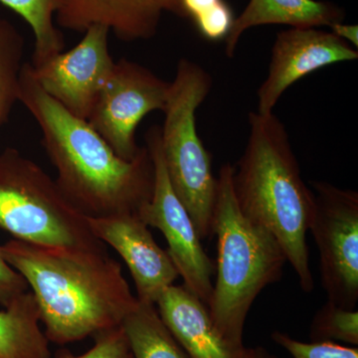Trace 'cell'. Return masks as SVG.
Masks as SVG:
<instances>
[{
  "instance_id": "obj_11",
  "label": "cell",
  "mask_w": 358,
  "mask_h": 358,
  "mask_svg": "<svg viewBox=\"0 0 358 358\" xmlns=\"http://www.w3.org/2000/svg\"><path fill=\"white\" fill-rule=\"evenodd\" d=\"M352 45L317 28H293L278 33L268 76L258 90L260 115L274 113L278 101L296 82L327 66L357 60Z\"/></svg>"
},
{
  "instance_id": "obj_1",
  "label": "cell",
  "mask_w": 358,
  "mask_h": 358,
  "mask_svg": "<svg viewBox=\"0 0 358 358\" xmlns=\"http://www.w3.org/2000/svg\"><path fill=\"white\" fill-rule=\"evenodd\" d=\"M2 255L27 282L49 343H76L121 326L138 305L105 245L45 246L8 240Z\"/></svg>"
},
{
  "instance_id": "obj_14",
  "label": "cell",
  "mask_w": 358,
  "mask_h": 358,
  "mask_svg": "<svg viewBox=\"0 0 358 358\" xmlns=\"http://www.w3.org/2000/svg\"><path fill=\"white\" fill-rule=\"evenodd\" d=\"M155 307L188 358H247L248 348L224 338L207 306L183 285L169 287Z\"/></svg>"
},
{
  "instance_id": "obj_5",
  "label": "cell",
  "mask_w": 358,
  "mask_h": 358,
  "mask_svg": "<svg viewBox=\"0 0 358 358\" xmlns=\"http://www.w3.org/2000/svg\"><path fill=\"white\" fill-rule=\"evenodd\" d=\"M211 75L202 66L181 58L169 85L162 152L173 192L192 217L200 240L213 236L217 178L212 157L199 138L196 110L209 95Z\"/></svg>"
},
{
  "instance_id": "obj_23",
  "label": "cell",
  "mask_w": 358,
  "mask_h": 358,
  "mask_svg": "<svg viewBox=\"0 0 358 358\" xmlns=\"http://www.w3.org/2000/svg\"><path fill=\"white\" fill-rule=\"evenodd\" d=\"M60 358H134L121 326L95 336V343L81 355H64Z\"/></svg>"
},
{
  "instance_id": "obj_18",
  "label": "cell",
  "mask_w": 358,
  "mask_h": 358,
  "mask_svg": "<svg viewBox=\"0 0 358 358\" xmlns=\"http://www.w3.org/2000/svg\"><path fill=\"white\" fill-rule=\"evenodd\" d=\"M31 27L34 51L30 64L37 65L64 50V36L55 25V0H0Z\"/></svg>"
},
{
  "instance_id": "obj_6",
  "label": "cell",
  "mask_w": 358,
  "mask_h": 358,
  "mask_svg": "<svg viewBox=\"0 0 358 358\" xmlns=\"http://www.w3.org/2000/svg\"><path fill=\"white\" fill-rule=\"evenodd\" d=\"M0 229L14 239L45 246L103 245L56 181L13 148L0 154Z\"/></svg>"
},
{
  "instance_id": "obj_9",
  "label": "cell",
  "mask_w": 358,
  "mask_h": 358,
  "mask_svg": "<svg viewBox=\"0 0 358 358\" xmlns=\"http://www.w3.org/2000/svg\"><path fill=\"white\" fill-rule=\"evenodd\" d=\"M169 85L145 66L120 59L96 98L88 122L117 157L131 160L141 148L136 129L150 113L166 110Z\"/></svg>"
},
{
  "instance_id": "obj_15",
  "label": "cell",
  "mask_w": 358,
  "mask_h": 358,
  "mask_svg": "<svg viewBox=\"0 0 358 358\" xmlns=\"http://www.w3.org/2000/svg\"><path fill=\"white\" fill-rule=\"evenodd\" d=\"M345 10L327 1L317 0H250L233 21L225 38V55L233 58L238 42L249 28L282 24L293 28H317L343 22Z\"/></svg>"
},
{
  "instance_id": "obj_17",
  "label": "cell",
  "mask_w": 358,
  "mask_h": 358,
  "mask_svg": "<svg viewBox=\"0 0 358 358\" xmlns=\"http://www.w3.org/2000/svg\"><path fill=\"white\" fill-rule=\"evenodd\" d=\"M121 327L134 358H188L155 305L138 301Z\"/></svg>"
},
{
  "instance_id": "obj_10",
  "label": "cell",
  "mask_w": 358,
  "mask_h": 358,
  "mask_svg": "<svg viewBox=\"0 0 358 358\" xmlns=\"http://www.w3.org/2000/svg\"><path fill=\"white\" fill-rule=\"evenodd\" d=\"M110 30L92 25L83 38L67 52H61L37 65L32 74L45 93L70 114L88 121L115 61L109 49Z\"/></svg>"
},
{
  "instance_id": "obj_12",
  "label": "cell",
  "mask_w": 358,
  "mask_h": 358,
  "mask_svg": "<svg viewBox=\"0 0 358 358\" xmlns=\"http://www.w3.org/2000/svg\"><path fill=\"white\" fill-rule=\"evenodd\" d=\"M92 234L122 257L136 286V300L155 305L179 277L166 250L155 242L147 224L136 213L86 217Z\"/></svg>"
},
{
  "instance_id": "obj_20",
  "label": "cell",
  "mask_w": 358,
  "mask_h": 358,
  "mask_svg": "<svg viewBox=\"0 0 358 358\" xmlns=\"http://www.w3.org/2000/svg\"><path fill=\"white\" fill-rule=\"evenodd\" d=\"M310 339L312 341H341L357 346V310L338 307L327 301L313 317Z\"/></svg>"
},
{
  "instance_id": "obj_16",
  "label": "cell",
  "mask_w": 358,
  "mask_h": 358,
  "mask_svg": "<svg viewBox=\"0 0 358 358\" xmlns=\"http://www.w3.org/2000/svg\"><path fill=\"white\" fill-rule=\"evenodd\" d=\"M36 301L26 292L0 308V358H51Z\"/></svg>"
},
{
  "instance_id": "obj_4",
  "label": "cell",
  "mask_w": 358,
  "mask_h": 358,
  "mask_svg": "<svg viewBox=\"0 0 358 358\" xmlns=\"http://www.w3.org/2000/svg\"><path fill=\"white\" fill-rule=\"evenodd\" d=\"M233 173L234 166L227 162L217 178L213 220L217 268L207 308L219 333L242 346L250 308L266 287L281 279L288 260L274 235L240 210Z\"/></svg>"
},
{
  "instance_id": "obj_21",
  "label": "cell",
  "mask_w": 358,
  "mask_h": 358,
  "mask_svg": "<svg viewBox=\"0 0 358 358\" xmlns=\"http://www.w3.org/2000/svg\"><path fill=\"white\" fill-rule=\"evenodd\" d=\"M272 339L292 358H358L357 346L341 345L333 341L303 343L281 331L273 333Z\"/></svg>"
},
{
  "instance_id": "obj_24",
  "label": "cell",
  "mask_w": 358,
  "mask_h": 358,
  "mask_svg": "<svg viewBox=\"0 0 358 358\" xmlns=\"http://www.w3.org/2000/svg\"><path fill=\"white\" fill-rule=\"evenodd\" d=\"M28 291L29 288L24 278L7 263L0 249V308L7 307Z\"/></svg>"
},
{
  "instance_id": "obj_27",
  "label": "cell",
  "mask_w": 358,
  "mask_h": 358,
  "mask_svg": "<svg viewBox=\"0 0 358 358\" xmlns=\"http://www.w3.org/2000/svg\"><path fill=\"white\" fill-rule=\"evenodd\" d=\"M247 358H278L262 348H248Z\"/></svg>"
},
{
  "instance_id": "obj_8",
  "label": "cell",
  "mask_w": 358,
  "mask_h": 358,
  "mask_svg": "<svg viewBox=\"0 0 358 358\" xmlns=\"http://www.w3.org/2000/svg\"><path fill=\"white\" fill-rule=\"evenodd\" d=\"M155 166L152 199L138 212L148 227L159 229L167 242L166 252L183 280V286L208 305L215 266L204 251L194 224L173 192L162 152L160 127L152 126L145 134Z\"/></svg>"
},
{
  "instance_id": "obj_26",
  "label": "cell",
  "mask_w": 358,
  "mask_h": 358,
  "mask_svg": "<svg viewBox=\"0 0 358 358\" xmlns=\"http://www.w3.org/2000/svg\"><path fill=\"white\" fill-rule=\"evenodd\" d=\"M219 1L220 0H181L186 18H190V20L208 10Z\"/></svg>"
},
{
  "instance_id": "obj_13",
  "label": "cell",
  "mask_w": 358,
  "mask_h": 358,
  "mask_svg": "<svg viewBox=\"0 0 358 358\" xmlns=\"http://www.w3.org/2000/svg\"><path fill=\"white\" fill-rule=\"evenodd\" d=\"M55 22L84 33L106 26L121 41L152 39L164 13L186 18L181 0H55Z\"/></svg>"
},
{
  "instance_id": "obj_7",
  "label": "cell",
  "mask_w": 358,
  "mask_h": 358,
  "mask_svg": "<svg viewBox=\"0 0 358 358\" xmlns=\"http://www.w3.org/2000/svg\"><path fill=\"white\" fill-rule=\"evenodd\" d=\"M315 192L310 228L320 252V280L327 301L348 310L358 303V193L324 181Z\"/></svg>"
},
{
  "instance_id": "obj_25",
  "label": "cell",
  "mask_w": 358,
  "mask_h": 358,
  "mask_svg": "<svg viewBox=\"0 0 358 358\" xmlns=\"http://www.w3.org/2000/svg\"><path fill=\"white\" fill-rule=\"evenodd\" d=\"M334 35L352 45L353 48L358 47V27L357 25L343 24V22L334 23L329 26Z\"/></svg>"
},
{
  "instance_id": "obj_22",
  "label": "cell",
  "mask_w": 358,
  "mask_h": 358,
  "mask_svg": "<svg viewBox=\"0 0 358 358\" xmlns=\"http://www.w3.org/2000/svg\"><path fill=\"white\" fill-rule=\"evenodd\" d=\"M234 20L231 7L224 0H220L215 6L195 16L192 20L204 39L217 42L225 40Z\"/></svg>"
},
{
  "instance_id": "obj_2",
  "label": "cell",
  "mask_w": 358,
  "mask_h": 358,
  "mask_svg": "<svg viewBox=\"0 0 358 358\" xmlns=\"http://www.w3.org/2000/svg\"><path fill=\"white\" fill-rule=\"evenodd\" d=\"M20 102L38 124L58 187L80 213L86 217L138 214L152 199L155 166L148 148L141 147L131 160L117 157L88 121L45 93L29 62L21 71Z\"/></svg>"
},
{
  "instance_id": "obj_19",
  "label": "cell",
  "mask_w": 358,
  "mask_h": 358,
  "mask_svg": "<svg viewBox=\"0 0 358 358\" xmlns=\"http://www.w3.org/2000/svg\"><path fill=\"white\" fill-rule=\"evenodd\" d=\"M25 42L17 28L0 17V128L20 102Z\"/></svg>"
},
{
  "instance_id": "obj_3",
  "label": "cell",
  "mask_w": 358,
  "mask_h": 358,
  "mask_svg": "<svg viewBox=\"0 0 358 358\" xmlns=\"http://www.w3.org/2000/svg\"><path fill=\"white\" fill-rule=\"evenodd\" d=\"M249 138L232 185L242 213L274 235L291 264L301 288L313 291L307 233L315 195L301 178L289 134L271 113L249 114Z\"/></svg>"
}]
</instances>
